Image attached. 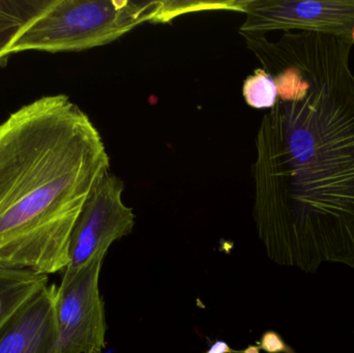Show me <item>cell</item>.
<instances>
[{"label":"cell","mask_w":354,"mask_h":353,"mask_svg":"<svg viewBox=\"0 0 354 353\" xmlns=\"http://www.w3.org/2000/svg\"><path fill=\"white\" fill-rule=\"evenodd\" d=\"M124 182L111 172L93 189L73 230L68 269H79L95 257H105L116 240L132 233L136 216L124 204Z\"/></svg>","instance_id":"6"},{"label":"cell","mask_w":354,"mask_h":353,"mask_svg":"<svg viewBox=\"0 0 354 353\" xmlns=\"http://www.w3.org/2000/svg\"><path fill=\"white\" fill-rule=\"evenodd\" d=\"M245 41L278 87L253 165L266 254L306 273L326 263L354 269V41L309 31Z\"/></svg>","instance_id":"1"},{"label":"cell","mask_w":354,"mask_h":353,"mask_svg":"<svg viewBox=\"0 0 354 353\" xmlns=\"http://www.w3.org/2000/svg\"><path fill=\"white\" fill-rule=\"evenodd\" d=\"M204 353H239L231 350L230 346L224 341H216L212 344V347Z\"/></svg>","instance_id":"11"},{"label":"cell","mask_w":354,"mask_h":353,"mask_svg":"<svg viewBox=\"0 0 354 353\" xmlns=\"http://www.w3.org/2000/svg\"><path fill=\"white\" fill-rule=\"evenodd\" d=\"M243 97L254 109H272L278 101V87L274 77L262 68L254 70L243 82Z\"/></svg>","instance_id":"9"},{"label":"cell","mask_w":354,"mask_h":353,"mask_svg":"<svg viewBox=\"0 0 354 353\" xmlns=\"http://www.w3.org/2000/svg\"><path fill=\"white\" fill-rule=\"evenodd\" d=\"M48 284L49 276L44 274L0 267V332Z\"/></svg>","instance_id":"8"},{"label":"cell","mask_w":354,"mask_h":353,"mask_svg":"<svg viewBox=\"0 0 354 353\" xmlns=\"http://www.w3.org/2000/svg\"><path fill=\"white\" fill-rule=\"evenodd\" d=\"M109 172L99 130L68 95L39 97L0 122V267L64 271L75 224Z\"/></svg>","instance_id":"2"},{"label":"cell","mask_w":354,"mask_h":353,"mask_svg":"<svg viewBox=\"0 0 354 353\" xmlns=\"http://www.w3.org/2000/svg\"><path fill=\"white\" fill-rule=\"evenodd\" d=\"M239 33L309 31L354 41V0H245Z\"/></svg>","instance_id":"5"},{"label":"cell","mask_w":354,"mask_h":353,"mask_svg":"<svg viewBox=\"0 0 354 353\" xmlns=\"http://www.w3.org/2000/svg\"><path fill=\"white\" fill-rule=\"evenodd\" d=\"M259 350L268 353H288L284 342L279 337L278 334L274 333V332H268V333L264 334L261 341H260Z\"/></svg>","instance_id":"10"},{"label":"cell","mask_w":354,"mask_h":353,"mask_svg":"<svg viewBox=\"0 0 354 353\" xmlns=\"http://www.w3.org/2000/svg\"><path fill=\"white\" fill-rule=\"evenodd\" d=\"M104 257L79 269H64L57 286L55 353H101L105 346L106 319L99 289Z\"/></svg>","instance_id":"4"},{"label":"cell","mask_w":354,"mask_h":353,"mask_svg":"<svg viewBox=\"0 0 354 353\" xmlns=\"http://www.w3.org/2000/svg\"><path fill=\"white\" fill-rule=\"evenodd\" d=\"M57 286L39 290L0 332V353H55Z\"/></svg>","instance_id":"7"},{"label":"cell","mask_w":354,"mask_h":353,"mask_svg":"<svg viewBox=\"0 0 354 353\" xmlns=\"http://www.w3.org/2000/svg\"><path fill=\"white\" fill-rule=\"evenodd\" d=\"M145 22L166 23L165 2L50 0L4 50L2 66L21 52H79L108 45Z\"/></svg>","instance_id":"3"}]
</instances>
